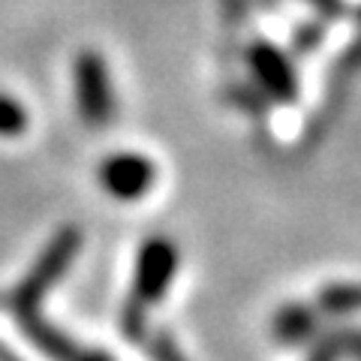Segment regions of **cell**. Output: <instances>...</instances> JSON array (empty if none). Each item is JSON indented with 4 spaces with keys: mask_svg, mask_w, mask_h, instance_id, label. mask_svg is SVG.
I'll return each instance as SVG.
<instances>
[{
    "mask_svg": "<svg viewBox=\"0 0 361 361\" xmlns=\"http://www.w3.org/2000/svg\"><path fill=\"white\" fill-rule=\"evenodd\" d=\"M78 247H82V235H78V229H63L61 235L51 238V244L45 247L39 262L33 265L27 280L18 286L16 298H13V307L21 316V322L33 319V316L39 313V301L45 298V292L63 277V271L70 268V262L78 253Z\"/></svg>",
    "mask_w": 361,
    "mask_h": 361,
    "instance_id": "6da1fadb",
    "label": "cell"
},
{
    "mask_svg": "<svg viewBox=\"0 0 361 361\" xmlns=\"http://www.w3.org/2000/svg\"><path fill=\"white\" fill-rule=\"evenodd\" d=\"M73 82H75V109L90 130L109 127L115 118V90H111L109 66L99 51H78L73 63Z\"/></svg>",
    "mask_w": 361,
    "mask_h": 361,
    "instance_id": "7a4b0ae2",
    "label": "cell"
},
{
    "mask_svg": "<svg viewBox=\"0 0 361 361\" xmlns=\"http://www.w3.org/2000/svg\"><path fill=\"white\" fill-rule=\"evenodd\" d=\"M180 256L175 241L169 238H148L139 247V256H135V268H133V298L127 304L139 310H148L151 304L160 301L172 280L178 274Z\"/></svg>",
    "mask_w": 361,
    "mask_h": 361,
    "instance_id": "3957f363",
    "label": "cell"
},
{
    "mask_svg": "<svg viewBox=\"0 0 361 361\" xmlns=\"http://www.w3.org/2000/svg\"><path fill=\"white\" fill-rule=\"evenodd\" d=\"M157 180V166L151 157L135 154V151H121L111 154L99 166V184L103 190L118 199V202H139L151 193Z\"/></svg>",
    "mask_w": 361,
    "mask_h": 361,
    "instance_id": "277c9868",
    "label": "cell"
},
{
    "mask_svg": "<svg viewBox=\"0 0 361 361\" xmlns=\"http://www.w3.org/2000/svg\"><path fill=\"white\" fill-rule=\"evenodd\" d=\"M247 61H250L256 82L265 87L268 97L280 99V103H289L295 97V73H292V63L280 49H274L271 42H253Z\"/></svg>",
    "mask_w": 361,
    "mask_h": 361,
    "instance_id": "5b68a950",
    "label": "cell"
},
{
    "mask_svg": "<svg viewBox=\"0 0 361 361\" xmlns=\"http://www.w3.org/2000/svg\"><path fill=\"white\" fill-rule=\"evenodd\" d=\"M319 329V310L310 307V304H283L277 310L274 322H271V331L280 343H289V346H298V343H307L310 337Z\"/></svg>",
    "mask_w": 361,
    "mask_h": 361,
    "instance_id": "8992f818",
    "label": "cell"
},
{
    "mask_svg": "<svg viewBox=\"0 0 361 361\" xmlns=\"http://www.w3.org/2000/svg\"><path fill=\"white\" fill-rule=\"evenodd\" d=\"M316 310L329 313V316H346V313H358L361 310V286H325L316 298Z\"/></svg>",
    "mask_w": 361,
    "mask_h": 361,
    "instance_id": "52a82bcc",
    "label": "cell"
},
{
    "mask_svg": "<svg viewBox=\"0 0 361 361\" xmlns=\"http://www.w3.org/2000/svg\"><path fill=\"white\" fill-rule=\"evenodd\" d=\"M27 130V111L25 106L9 94H0V135H18Z\"/></svg>",
    "mask_w": 361,
    "mask_h": 361,
    "instance_id": "ba28073f",
    "label": "cell"
},
{
    "mask_svg": "<svg viewBox=\"0 0 361 361\" xmlns=\"http://www.w3.org/2000/svg\"><path fill=\"white\" fill-rule=\"evenodd\" d=\"M148 341V353L154 361H187L184 355H180V349L169 341L166 334H157V337H145Z\"/></svg>",
    "mask_w": 361,
    "mask_h": 361,
    "instance_id": "9c48e42d",
    "label": "cell"
},
{
    "mask_svg": "<svg viewBox=\"0 0 361 361\" xmlns=\"http://www.w3.org/2000/svg\"><path fill=\"white\" fill-rule=\"evenodd\" d=\"M75 361H111L106 353H78Z\"/></svg>",
    "mask_w": 361,
    "mask_h": 361,
    "instance_id": "30bf717a",
    "label": "cell"
},
{
    "mask_svg": "<svg viewBox=\"0 0 361 361\" xmlns=\"http://www.w3.org/2000/svg\"><path fill=\"white\" fill-rule=\"evenodd\" d=\"M316 6H322L325 13H337V0H313Z\"/></svg>",
    "mask_w": 361,
    "mask_h": 361,
    "instance_id": "8fae6325",
    "label": "cell"
}]
</instances>
